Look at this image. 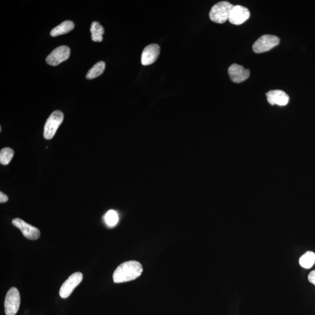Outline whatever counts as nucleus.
<instances>
[{
  "label": "nucleus",
  "mask_w": 315,
  "mask_h": 315,
  "mask_svg": "<svg viewBox=\"0 0 315 315\" xmlns=\"http://www.w3.org/2000/svg\"><path fill=\"white\" fill-rule=\"evenodd\" d=\"M70 56V49L68 46L57 47L47 57L46 61L48 65L56 66L66 61Z\"/></svg>",
  "instance_id": "obj_7"
},
{
  "label": "nucleus",
  "mask_w": 315,
  "mask_h": 315,
  "mask_svg": "<svg viewBox=\"0 0 315 315\" xmlns=\"http://www.w3.org/2000/svg\"><path fill=\"white\" fill-rule=\"evenodd\" d=\"M90 31L92 33V39L93 42H101L103 41L105 30L98 22L94 21L92 23Z\"/></svg>",
  "instance_id": "obj_14"
},
{
  "label": "nucleus",
  "mask_w": 315,
  "mask_h": 315,
  "mask_svg": "<svg viewBox=\"0 0 315 315\" xmlns=\"http://www.w3.org/2000/svg\"><path fill=\"white\" fill-rule=\"evenodd\" d=\"M64 114L60 111H56L50 114L44 127V136L46 140H50L55 135L57 129L63 122Z\"/></svg>",
  "instance_id": "obj_3"
},
{
  "label": "nucleus",
  "mask_w": 315,
  "mask_h": 315,
  "mask_svg": "<svg viewBox=\"0 0 315 315\" xmlns=\"http://www.w3.org/2000/svg\"><path fill=\"white\" fill-rule=\"evenodd\" d=\"M106 65L104 62H99L95 64L90 69L86 75L87 79L92 80L100 76L105 71Z\"/></svg>",
  "instance_id": "obj_15"
},
{
  "label": "nucleus",
  "mask_w": 315,
  "mask_h": 315,
  "mask_svg": "<svg viewBox=\"0 0 315 315\" xmlns=\"http://www.w3.org/2000/svg\"><path fill=\"white\" fill-rule=\"evenodd\" d=\"M14 155V151L11 148H2L0 151V163L2 165H7L11 162Z\"/></svg>",
  "instance_id": "obj_17"
},
{
  "label": "nucleus",
  "mask_w": 315,
  "mask_h": 315,
  "mask_svg": "<svg viewBox=\"0 0 315 315\" xmlns=\"http://www.w3.org/2000/svg\"><path fill=\"white\" fill-rule=\"evenodd\" d=\"M308 280L312 284L315 285V270L311 271L308 275Z\"/></svg>",
  "instance_id": "obj_19"
},
{
  "label": "nucleus",
  "mask_w": 315,
  "mask_h": 315,
  "mask_svg": "<svg viewBox=\"0 0 315 315\" xmlns=\"http://www.w3.org/2000/svg\"><path fill=\"white\" fill-rule=\"evenodd\" d=\"M21 297L19 291L17 288H11L6 295L4 307L5 313L7 315H15L19 310Z\"/></svg>",
  "instance_id": "obj_4"
},
{
  "label": "nucleus",
  "mask_w": 315,
  "mask_h": 315,
  "mask_svg": "<svg viewBox=\"0 0 315 315\" xmlns=\"http://www.w3.org/2000/svg\"><path fill=\"white\" fill-rule=\"evenodd\" d=\"M83 279V274L80 272L72 274L60 288L59 294L62 298H68L74 290Z\"/></svg>",
  "instance_id": "obj_6"
},
{
  "label": "nucleus",
  "mask_w": 315,
  "mask_h": 315,
  "mask_svg": "<svg viewBox=\"0 0 315 315\" xmlns=\"http://www.w3.org/2000/svg\"><path fill=\"white\" fill-rule=\"evenodd\" d=\"M12 223L15 226L21 230L23 236L27 239L35 241L37 240L40 237V231L36 227L30 225L22 220L14 219Z\"/></svg>",
  "instance_id": "obj_8"
},
{
  "label": "nucleus",
  "mask_w": 315,
  "mask_h": 315,
  "mask_svg": "<svg viewBox=\"0 0 315 315\" xmlns=\"http://www.w3.org/2000/svg\"><path fill=\"white\" fill-rule=\"evenodd\" d=\"M234 5L228 1L218 2L211 8L209 16L214 22L224 23L229 20L230 13Z\"/></svg>",
  "instance_id": "obj_2"
},
{
  "label": "nucleus",
  "mask_w": 315,
  "mask_h": 315,
  "mask_svg": "<svg viewBox=\"0 0 315 315\" xmlns=\"http://www.w3.org/2000/svg\"><path fill=\"white\" fill-rule=\"evenodd\" d=\"M105 221L109 226H114L119 221V216L116 211L111 210L108 211L105 214Z\"/></svg>",
  "instance_id": "obj_18"
},
{
  "label": "nucleus",
  "mask_w": 315,
  "mask_h": 315,
  "mask_svg": "<svg viewBox=\"0 0 315 315\" xmlns=\"http://www.w3.org/2000/svg\"><path fill=\"white\" fill-rule=\"evenodd\" d=\"M280 44V39L277 36L271 35H263L254 42L253 50L256 53L267 52Z\"/></svg>",
  "instance_id": "obj_5"
},
{
  "label": "nucleus",
  "mask_w": 315,
  "mask_h": 315,
  "mask_svg": "<svg viewBox=\"0 0 315 315\" xmlns=\"http://www.w3.org/2000/svg\"><path fill=\"white\" fill-rule=\"evenodd\" d=\"M8 201V198L7 195H5L4 193L2 192H0V202L1 203H4V202H7Z\"/></svg>",
  "instance_id": "obj_20"
},
{
  "label": "nucleus",
  "mask_w": 315,
  "mask_h": 315,
  "mask_svg": "<svg viewBox=\"0 0 315 315\" xmlns=\"http://www.w3.org/2000/svg\"><path fill=\"white\" fill-rule=\"evenodd\" d=\"M143 269L140 263L135 260L124 262L114 272L113 279L115 283H122L134 280L140 277Z\"/></svg>",
  "instance_id": "obj_1"
},
{
  "label": "nucleus",
  "mask_w": 315,
  "mask_h": 315,
  "mask_svg": "<svg viewBox=\"0 0 315 315\" xmlns=\"http://www.w3.org/2000/svg\"><path fill=\"white\" fill-rule=\"evenodd\" d=\"M160 47L157 44H151L145 47L141 54V63L143 66L152 65L158 58Z\"/></svg>",
  "instance_id": "obj_11"
},
{
  "label": "nucleus",
  "mask_w": 315,
  "mask_h": 315,
  "mask_svg": "<svg viewBox=\"0 0 315 315\" xmlns=\"http://www.w3.org/2000/svg\"><path fill=\"white\" fill-rule=\"evenodd\" d=\"M268 101L271 105L286 106L289 104L290 97L281 90H272L266 93Z\"/></svg>",
  "instance_id": "obj_12"
},
{
  "label": "nucleus",
  "mask_w": 315,
  "mask_h": 315,
  "mask_svg": "<svg viewBox=\"0 0 315 315\" xmlns=\"http://www.w3.org/2000/svg\"><path fill=\"white\" fill-rule=\"evenodd\" d=\"M250 17L249 10L242 5H234L230 13L229 21L235 25H241Z\"/></svg>",
  "instance_id": "obj_9"
},
{
  "label": "nucleus",
  "mask_w": 315,
  "mask_h": 315,
  "mask_svg": "<svg viewBox=\"0 0 315 315\" xmlns=\"http://www.w3.org/2000/svg\"><path fill=\"white\" fill-rule=\"evenodd\" d=\"M315 263V254L311 251H308L299 259V264L302 268L310 269Z\"/></svg>",
  "instance_id": "obj_16"
},
{
  "label": "nucleus",
  "mask_w": 315,
  "mask_h": 315,
  "mask_svg": "<svg viewBox=\"0 0 315 315\" xmlns=\"http://www.w3.org/2000/svg\"><path fill=\"white\" fill-rule=\"evenodd\" d=\"M228 74L232 82L241 83L249 77V69H245L243 66L233 64L228 68Z\"/></svg>",
  "instance_id": "obj_10"
},
{
  "label": "nucleus",
  "mask_w": 315,
  "mask_h": 315,
  "mask_svg": "<svg viewBox=\"0 0 315 315\" xmlns=\"http://www.w3.org/2000/svg\"><path fill=\"white\" fill-rule=\"evenodd\" d=\"M74 28V23L71 21H64L60 25L57 26L50 32V35L52 37H56L60 35H65L71 32Z\"/></svg>",
  "instance_id": "obj_13"
}]
</instances>
